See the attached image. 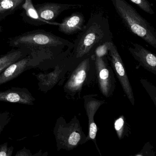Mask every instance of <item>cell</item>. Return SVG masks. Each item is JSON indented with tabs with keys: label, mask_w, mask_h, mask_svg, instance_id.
<instances>
[{
	"label": "cell",
	"mask_w": 156,
	"mask_h": 156,
	"mask_svg": "<svg viewBox=\"0 0 156 156\" xmlns=\"http://www.w3.org/2000/svg\"><path fill=\"white\" fill-rule=\"evenodd\" d=\"M8 43L13 48L27 49L42 62L54 59L66 47L73 46V43L44 30H33L10 37Z\"/></svg>",
	"instance_id": "6da1fadb"
},
{
	"label": "cell",
	"mask_w": 156,
	"mask_h": 156,
	"mask_svg": "<svg viewBox=\"0 0 156 156\" xmlns=\"http://www.w3.org/2000/svg\"><path fill=\"white\" fill-rule=\"evenodd\" d=\"M113 41L108 19L101 13L91 14L87 23L79 32L68 55L75 65L84 58L94 54L98 46Z\"/></svg>",
	"instance_id": "7a4b0ae2"
},
{
	"label": "cell",
	"mask_w": 156,
	"mask_h": 156,
	"mask_svg": "<svg viewBox=\"0 0 156 156\" xmlns=\"http://www.w3.org/2000/svg\"><path fill=\"white\" fill-rule=\"evenodd\" d=\"M113 6L126 27L132 33L156 48V31L126 0H111Z\"/></svg>",
	"instance_id": "3957f363"
},
{
	"label": "cell",
	"mask_w": 156,
	"mask_h": 156,
	"mask_svg": "<svg viewBox=\"0 0 156 156\" xmlns=\"http://www.w3.org/2000/svg\"><path fill=\"white\" fill-rule=\"evenodd\" d=\"M57 151H71L87 142L80 121L74 116L69 123L63 117L56 119L53 130Z\"/></svg>",
	"instance_id": "277c9868"
},
{
	"label": "cell",
	"mask_w": 156,
	"mask_h": 156,
	"mask_svg": "<svg viewBox=\"0 0 156 156\" xmlns=\"http://www.w3.org/2000/svg\"><path fill=\"white\" fill-rule=\"evenodd\" d=\"M69 72L64 91L69 97L77 95L80 98L83 87L89 86L95 79L94 54L84 58Z\"/></svg>",
	"instance_id": "5b68a950"
},
{
	"label": "cell",
	"mask_w": 156,
	"mask_h": 156,
	"mask_svg": "<svg viewBox=\"0 0 156 156\" xmlns=\"http://www.w3.org/2000/svg\"><path fill=\"white\" fill-rule=\"evenodd\" d=\"M75 65L70 60L68 55L58 63L51 72L44 73H32L38 81L39 89L44 93H47L56 84L61 86L63 84L65 76Z\"/></svg>",
	"instance_id": "8992f818"
},
{
	"label": "cell",
	"mask_w": 156,
	"mask_h": 156,
	"mask_svg": "<svg viewBox=\"0 0 156 156\" xmlns=\"http://www.w3.org/2000/svg\"><path fill=\"white\" fill-rule=\"evenodd\" d=\"M94 55L96 77L99 90L104 96L110 98L113 95L116 83L114 71L109 65L106 56Z\"/></svg>",
	"instance_id": "52a82bcc"
},
{
	"label": "cell",
	"mask_w": 156,
	"mask_h": 156,
	"mask_svg": "<svg viewBox=\"0 0 156 156\" xmlns=\"http://www.w3.org/2000/svg\"><path fill=\"white\" fill-rule=\"evenodd\" d=\"M108 58L111 62V66L115 73L126 96L132 105L135 104V99L132 87L129 80L126 70L116 46L113 41L109 43Z\"/></svg>",
	"instance_id": "ba28073f"
},
{
	"label": "cell",
	"mask_w": 156,
	"mask_h": 156,
	"mask_svg": "<svg viewBox=\"0 0 156 156\" xmlns=\"http://www.w3.org/2000/svg\"><path fill=\"white\" fill-rule=\"evenodd\" d=\"M41 61L29 54L24 58L11 64L0 73V85L6 83L33 68H36Z\"/></svg>",
	"instance_id": "9c48e42d"
},
{
	"label": "cell",
	"mask_w": 156,
	"mask_h": 156,
	"mask_svg": "<svg viewBox=\"0 0 156 156\" xmlns=\"http://www.w3.org/2000/svg\"><path fill=\"white\" fill-rule=\"evenodd\" d=\"M96 96L98 95L84 96V105L88 119V133L87 136V141L91 140L94 142L98 153L101 156V152L97 143L96 136L98 129L94 119V116L100 107L105 104V100L97 99L95 98Z\"/></svg>",
	"instance_id": "30bf717a"
},
{
	"label": "cell",
	"mask_w": 156,
	"mask_h": 156,
	"mask_svg": "<svg viewBox=\"0 0 156 156\" xmlns=\"http://www.w3.org/2000/svg\"><path fill=\"white\" fill-rule=\"evenodd\" d=\"M38 15L43 20L58 25L55 23L56 18L65 11L80 9L83 7L82 4H62L53 2H45L34 5Z\"/></svg>",
	"instance_id": "8fae6325"
},
{
	"label": "cell",
	"mask_w": 156,
	"mask_h": 156,
	"mask_svg": "<svg viewBox=\"0 0 156 156\" xmlns=\"http://www.w3.org/2000/svg\"><path fill=\"white\" fill-rule=\"evenodd\" d=\"M35 98L25 87H12L0 92V102L33 105Z\"/></svg>",
	"instance_id": "7c38bea8"
},
{
	"label": "cell",
	"mask_w": 156,
	"mask_h": 156,
	"mask_svg": "<svg viewBox=\"0 0 156 156\" xmlns=\"http://www.w3.org/2000/svg\"><path fill=\"white\" fill-rule=\"evenodd\" d=\"M128 51L140 66L156 75V56L154 53L136 43L133 44V47H129Z\"/></svg>",
	"instance_id": "4fadbf2b"
},
{
	"label": "cell",
	"mask_w": 156,
	"mask_h": 156,
	"mask_svg": "<svg viewBox=\"0 0 156 156\" xmlns=\"http://www.w3.org/2000/svg\"><path fill=\"white\" fill-rule=\"evenodd\" d=\"M85 19L83 13L73 12L66 17L61 23H58L59 31L66 35H73L80 32L84 28Z\"/></svg>",
	"instance_id": "5bb4252c"
},
{
	"label": "cell",
	"mask_w": 156,
	"mask_h": 156,
	"mask_svg": "<svg viewBox=\"0 0 156 156\" xmlns=\"http://www.w3.org/2000/svg\"><path fill=\"white\" fill-rule=\"evenodd\" d=\"M22 9H23L21 13L23 20L25 22L33 26H40L45 24L55 25L40 18L35 9L32 0H25Z\"/></svg>",
	"instance_id": "9a60e30c"
},
{
	"label": "cell",
	"mask_w": 156,
	"mask_h": 156,
	"mask_svg": "<svg viewBox=\"0 0 156 156\" xmlns=\"http://www.w3.org/2000/svg\"><path fill=\"white\" fill-rule=\"evenodd\" d=\"M30 54L27 49H13L5 54L0 56V73L12 64L19 61Z\"/></svg>",
	"instance_id": "2e32d148"
},
{
	"label": "cell",
	"mask_w": 156,
	"mask_h": 156,
	"mask_svg": "<svg viewBox=\"0 0 156 156\" xmlns=\"http://www.w3.org/2000/svg\"><path fill=\"white\" fill-rule=\"evenodd\" d=\"M25 0H0V21L22 9Z\"/></svg>",
	"instance_id": "e0dca14e"
},
{
	"label": "cell",
	"mask_w": 156,
	"mask_h": 156,
	"mask_svg": "<svg viewBox=\"0 0 156 156\" xmlns=\"http://www.w3.org/2000/svg\"><path fill=\"white\" fill-rule=\"evenodd\" d=\"M114 128L119 139L128 137L130 134V129L124 115L118 118L114 122Z\"/></svg>",
	"instance_id": "ac0fdd59"
},
{
	"label": "cell",
	"mask_w": 156,
	"mask_h": 156,
	"mask_svg": "<svg viewBox=\"0 0 156 156\" xmlns=\"http://www.w3.org/2000/svg\"><path fill=\"white\" fill-rule=\"evenodd\" d=\"M140 82L143 87L145 88L147 93L153 101L154 105L156 106V87L152 83L149 82L147 79L141 78Z\"/></svg>",
	"instance_id": "d6986e66"
},
{
	"label": "cell",
	"mask_w": 156,
	"mask_h": 156,
	"mask_svg": "<svg viewBox=\"0 0 156 156\" xmlns=\"http://www.w3.org/2000/svg\"><path fill=\"white\" fill-rule=\"evenodd\" d=\"M130 2L136 5L140 9L148 14L152 15L154 11L151 4L148 0H129Z\"/></svg>",
	"instance_id": "ffe728a7"
},
{
	"label": "cell",
	"mask_w": 156,
	"mask_h": 156,
	"mask_svg": "<svg viewBox=\"0 0 156 156\" xmlns=\"http://www.w3.org/2000/svg\"><path fill=\"white\" fill-rule=\"evenodd\" d=\"M11 119L10 113L9 111L0 112V136L5 127Z\"/></svg>",
	"instance_id": "44dd1931"
},
{
	"label": "cell",
	"mask_w": 156,
	"mask_h": 156,
	"mask_svg": "<svg viewBox=\"0 0 156 156\" xmlns=\"http://www.w3.org/2000/svg\"><path fill=\"white\" fill-rule=\"evenodd\" d=\"M112 42V41H111ZM111 42H108L103 44L96 48L95 51L94 55L98 57L106 56L108 55V49H109V43Z\"/></svg>",
	"instance_id": "7402d4cb"
},
{
	"label": "cell",
	"mask_w": 156,
	"mask_h": 156,
	"mask_svg": "<svg viewBox=\"0 0 156 156\" xmlns=\"http://www.w3.org/2000/svg\"><path fill=\"white\" fill-rule=\"evenodd\" d=\"M155 155V152L153 150V147L150 144V142H147L144 145L142 150L138 153L136 154L135 156H154Z\"/></svg>",
	"instance_id": "603a6c76"
},
{
	"label": "cell",
	"mask_w": 156,
	"mask_h": 156,
	"mask_svg": "<svg viewBox=\"0 0 156 156\" xmlns=\"http://www.w3.org/2000/svg\"><path fill=\"white\" fill-rule=\"evenodd\" d=\"M14 147L12 146L9 147L8 141L0 144V156H12Z\"/></svg>",
	"instance_id": "cb8c5ba5"
},
{
	"label": "cell",
	"mask_w": 156,
	"mask_h": 156,
	"mask_svg": "<svg viewBox=\"0 0 156 156\" xmlns=\"http://www.w3.org/2000/svg\"><path fill=\"white\" fill-rule=\"evenodd\" d=\"M16 156H33V154L31 152L30 149L26 148L25 147H23V148L22 149L19 151H17V153L15 154Z\"/></svg>",
	"instance_id": "d4e9b609"
},
{
	"label": "cell",
	"mask_w": 156,
	"mask_h": 156,
	"mask_svg": "<svg viewBox=\"0 0 156 156\" xmlns=\"http://www.w3.org/2000/svg\"><path fill=\"white\" fill-rule=\"evenodd\" d=\"M48 155V152H46L44 153H43L42 151V150H40L39 152L35 154H33V156H47Z\"/></svg>",
	"instance_id": "484cf974"
},
{
	"label": "cell",
	"mask_w": 156,
	"mask_h": 156,
	"mask_svg": "<svg viewBox=\"0 0 156 156\" xmlns=\"http://www.w3.org/2000/svg\"><path fill=\"white\" fill-rule=\"evenodd\" d=\"M2 26H0V33L2 32Z\"/></svg>",
	"instance_id": "4316f807"
},
{
	"label": "cell",
	"mask_w": 156,
	"mask_h": 156,
	"mask_svg": "<svg viewBox=\"0 0 156 156\" xmlns=\"http://www.w3.org/2000/svg\"><path fill=\"white\" fill-rule=\"evenodd\" d=\"M155 1H156V0H155Z\"/></svg>",
	"instance_id": "83f0119b"
}]
</instances>
